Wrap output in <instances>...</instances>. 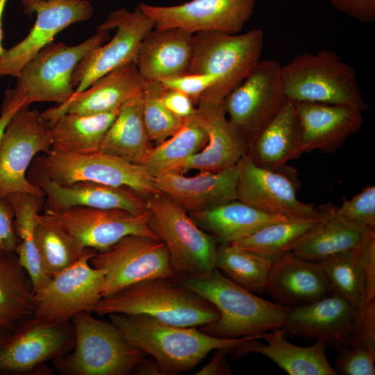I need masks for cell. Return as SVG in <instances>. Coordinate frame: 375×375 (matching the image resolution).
<instances>
[{
    "label": "cell",
    "mask_w": 375,
    "mask_h": 375,
    "mask_svg": "<svg viewBox=\"0 0 375 375\" xmlns=\"http://www.w3.org/2000/svg\"><path fill=\"white\" fill-rule=\"evenodd\" d=\"M334 292L362 316L375 302V236L353 249L319 262Z\"/></svg>",
    "instance_id": "obj_26"
},
{
    "label": "cell",
    "mask_w": 375,
    "mask_h": 375,
    "mask_svg": "<svg viewBox=\"0 0 375 375\" xmlns=\"http://www.w3.org/2000/svg\"><path fill=\"white\" fill-rule=\"evenodd\" d=\"M108 316L123 338L155 359L165 375L191 370L212 350L231 352L248 340L263 336L222 338L197 327L172 325L144 315L112 313Z\"/></svg>",
    "instance_id": "obj_1"
},
{
    "label": "cell",
    "mask_w": 375,
    "mask_h": 375,
    "mask_svg": "<svg viewBox=\"0 0 375 375\" xmlns=\"http://www.w3.org/2000/svg\"><path fill=\"white\" fill-rule=\"evenodd\" d=\"M97 253L94 249H84L74 263L35 290L33 317L60 323L71 322L79 312H93L104 285L103 271L90 262Z\"/></svg>",
    "instance_id": "obj_12"
},
{
    "label": "cell",
    "mask_w": 375,
    "mask_h": 375,
    "mask_svg": "<svg viewBox=\"0 0 375 375\" xmlns=\"http://www.w3.org/2000/svg\"><path fill=\"white\" fill-rule=\"evenodd\" d=\"M294 102L303 153L315 150L332 153L362 126V112L357 109L317 102Z\"/></svg>",
    "instance_id": "obj_24"
},
{
    "label": "cell",
    "mask_w": 375,
    "mask_h": 375,
    "mask_svg": "<svg viewBox=\"0 0 375 375\" xmlns=\"http://www.w3.org/2000/svg\"><path fill=\"white\" fill-rule=\"evenodd\" d=\"M26 15H37L28 34L0 56V77H16L40 51L51 44L57 34L70 25L89 20L93 7L88 0L21 1Z\"/></svg>",
    "instance_id": "obj_17"
},
{
    "label": "cell",
    "mask_w": 375,
    "mask_h": 375,
    "mask_svg": "<svg viewBox=\"0 0 375 375\" xmlns=\"http://www.w3.org/2000/svg\"><path fill=\"white\" fill-rule=\"evenodd\" d=\"M154 26L152 19L138 6L132 12L124 8L110 12L97 31L115 29L116 33L78 63L72 76L73 94L85 90L111 71L134 62L142 40Z\"/></svg>",
    "instance_id": "obj_15"
},
{
    "label": "cell",
    "mask_w": 375,
    "mask_h": 375,
    "mask_svg": "<svg viewBox=\"0 0 375 375\" xmlns=\"http://www.w3.org/2000/svg\"><path fill=\"white\" fill-rule=\"evenodd\" d=\"M35 159L47 176L60 185L92 181L127 187L145 198L159 192L153 176L143 165L101 151L81 154L51 149Z\"/></svg>",
    "instance_id": "obj_9"
},
{
    "label": "cell",
    "mask_w": 375,
    "mask_h": 375,
    "mask_svg": "<svg viewBox=\"0 0 375 375\" xmlns=\"http://www.w3.org/2000/svg\"><path fill=\"white\" fill-rule=\"evenodd\" d=\"M263 44V31L258 28L236 34L194 33L188 73L209 74L217 79L198 103H222L261 60Z\"/></svg>",
    "instance_id": "obj_5"
},
{
    "label": "cell",
    "mask_w": 375,
    "mask_h": 375,
    "mask_svg": "<svg viewBox=\"0 0 375 375\" xmlns=\"http://www.w3.org/2000/svg\"><path fill=\"white\" fill-rule=\"evenodd\" d=\"M319 219L293 245L291 253L321 262L357 248L375 236V229L359 226L344 218L330 203L316 208Z\"/></svg>",
    "instance_id": "obj_27"
},
{
    "label": "cell",
    "mask_w": 375,
    "mask_h": 375,
    "mask_svg": "<svg viewBox=\"0 0 375 375\" xmlns=\"http://www.w3.org/2000/svg\"><path fill=\"white\" fill-rule=\"evenodd\" d=\"M28 179L44 194V210H61L75 206L122 209L135 214L147 210L146 198L127 187H114L92 181L60 185L49 178L36 159Z\"/></svg>",
    "instance_id": "obj_21"
},
{
    "label": "cell",
    "mask_w": 375,
    "mask_h": 375,
    "mask_svg": "<svg viewBox=\"0 0 375 375\" xmlns=\"http://www.w3.org/2000/svg\"><path fill=\"white\" fill-rule=\"evenodd\" d=\"M144 85V81L135 63L130 62L97 79L85 90L73 94L65 103L41 114L49 124L65 113L90 115L110 112L141 94Z\"/></svg>",
    "instance_id": "obj_25"
},
{
    "label": "cell",
    "mask_w": 375,
    "mask_h": 375,
    "mask_svg": "<svg viewBox=\"0 0 375 375\" xmlns=\"http://www.w3.org/2000/svg\"><path fill=\"white\" fill-rule=\"evenodd\" d=\"M318 219L319 215L272 223L232 244L274 262L290 253L297 240L310 229Z\"/></svg>",
    "instance_id": "obj_37"
},
{
    "label": "cell",
    "mask_w": 375,
    "mask_h": 375,
    "mask_svg": "<svg viewBox=\"0 0 375 375\" xmlns=\"http://www.w3.org/2000/svg\"><path fill=\"white\" fill-rule=\"evenodd\" d=\"M195 115L206 131L207 142L203 149L169 171L217 172L238 164L247 154L249 144L228 119L223 103L199 102Z\"/></svg>",
    "instance_id": "obj_22"
},
{
    "label": "cell",
    "mask_w": 375,
    "mask_h": 375,
    "mask_svg": "<svg viewBox=\"0 0 375 375\" xmlns=\"http://www.w3.org/2000/svg\"><path fill=\"white\" fill-rule=\"evenodd\" d=\"M337 211L351 222L375 229V186L367 185L357 195L344 200Z\"/></svg>",
    "instance_id": "obj_43"
},
{
    "label": "cell",
    "mask_w": 375,
    "mask_h": 375,
    "mask_svg": "<svg viewBox=\"0 0 375 375\" xmlns=\"http://www.w3.org/2000/svg\"><path fill=\"white\" fill-rule=\"evenodd\" d=\"M90 262L103 272L102 297L142 281L177 275L165 244L140 235L123 237L109 249L97 251Z\"/></svg>",
    "instance_id": "obj_14"
},
{
    "label": "cell",
    "mask_w": 375,
    "mask_h": 375,
    "mask_svg": "<svg viewBox=\"0 0 375 375\" xmlns=\"http://www.w3.org/2000/svg\"><path fill=\"white\" fill-rule=\"evenodd\" d=\"M131 373L137 375H165L155 359L145 356L135 365Z\"/></svg>",
    "instance_id": "obj_50"
},
{
    "label": "cell",
    "mask_w": 375,
    "mask_h": 375,
    "mask_svg": "<svg viewBox=\"0 0 375 375\" xmlns=\"http://www.w3.org/2000/svg\"><path fill=\"white\" fill-rule=\"evenodd\" d=\"M226 351L222 349L217 350L211 360L195 375H231L232 369L226 358Z\"/></svg>",
    "instance_id": "obj_48"
},
{
    "label": "cell",
    "mask_w": 375,
    "mask_h": 375,
    "mask_svg": "<svg viewBox=\"0 0 375 375\" xmlns=\"http://www.w3.org/2000/svg\"><path fill=\"white\" fill-rule=\"evenodd\" d=\"M34 310V290L17 254L0 251V328L13 331Z\"/></svg>",
    "instance_id": "obj_34"
},
{
    "label": "cell",
    "mask_w": 375,
    "mask_h": 375,
    "mask_svg": "<svg viewBox=\"0 0 375 375\" xmlns=\"http://www.w3.org/2000/svg\"><path fill=\"white\" fill-rule=\"evenodd\" d=\"M162 90L160 82L144 81L142 92L143 118L149 138L156 146L174 134L184 121L171 112L162 103Z\"/></svg>",
    "instance_id": "obj_41"
},
{
    "label": "cell",
    "mask_w": 375,
    "mask_h": 375,
    "mask_svg": "<svg viewBox=\"0 0 375 375\" xmlns=\"http://www.w3.org/2000/svg\"><path fill=\"white\" fill-rule=\"evenodd\" d=\"M338 350L339 353L333 366L337 374H375V345L360 342Z\"/></svg>",
    "instance_id": "obj_42"
},
{
    "label": "cell",
    "mask_w": 375,
    "mask_h": 375,
    "mask_svg": "<svg viewBox=\"0 0 375 375\" xmlns=\"http://www.w3.org/2000/svg\"><path fill=\"white\" fill-rule=\"evenodd\" d=\"M52 149L50 126L37 110H18L8 122L0 139V199L17 192L44 197L26 172L34 157Z\"/></svg>",
    "instance_id": "obj_11"
},
{
    "label": "cell",
    "mask_w": 375,
    "mask_h": 375,
    "mask_svg": "<svg viewBox=\"0 0 375 375\" xmlns=\"http://www.w3.org/2000/svg\"><path fill=\"white\" fill-rule=\"evenodd\" d=\"M238 166V200L269 214L292 218L318 217L316 208L299 200L294 183L279 169L258 166L247 154Z\"/></svg>",
    "instance_id": "obj_20"
},
{
    "label": "cell",
    "mask_w": 375,
    "mask_h": 375,
    "mask_svg": "<svg viewBox=\"0 0 375 375\" xmlns=\"http://www.w3.org/2000/svg\"><path fill=\"white\" fill-rule=\"evenodd\" d=\"M93 312L144 315L169 324L197 328L219 316L210 302L171 277L142 281L102 297Z\"/></svg>",
    "instance_id": "obj_3"
},
{
    "label": "cell",
    "mask_w": 375,
    "mask_h": 375,
    "mask_svg": "<svg viewBox=\"0 0 375 375\" xmlns=\"http://www.w3.org/2000/svg\"><path fill=\"white\" fill-rule=\"evenodd\" d=\"M173 278L203 297L219 311L217 321L199 328L208 335L233 339L262 336L283 328L289 307L259 297L216 268L203 276L177 274Z\"/></svg>",
    "instance_id": "obj_2"
},
{
    "label": "cell",
    "mask_w": 375,
    "mask_h": 375,
    "mask_svg": "<svg viewBox=\"0 0 375 375\" xmlns=\"http://www.w3.org/2000/svg\"><path fill=\"white\" fill-rule=\"evenodd\" d=\"M20 108H22L20 103L15 101L10 94L6 91L1 109L0 139L8 122L12 115Z\"/></svg>",
    "instance_id": "obj_49"
},
{
    "label": "cell",
    "mask_w": 375,
    "mask_h": 375,
    "mask_svg": "<svg viewBox=\"0 0 375 375\" xmlns=\"http://www.w3.org/2000/svg\"><path fill=\"white\" fill-rule=\"evenodd\" d=\"M15 214V226L19 242L15 253L25 269L34 291L51 279L43 271L35 244L37 217L44 204V197L26 192H17L6 197Z\"/></svg>",
    "instance_id": "obj_36"
},
{
    "label": "cell",
    "mask_w": 375,
    "mask_h": 375,
    "mask_svg": "<svg viewBox=\"0 0 375 375\" xmlns=\"http://www.w3.org/2000/svg\"><path fill=\"white\" fill-rule=\"evenodd\" d=\"M37 220L35 240L40 264L51 278L74 263L83 250L58 228L38 217Z\"/></svg>",
    "instance_id": "obj_40"
},
{
    "label": "cell",
    "mask_w": 375,
    "mask_h": 375,
    "mask_svg": "<svg viewBox=\"0 0 375 375\" xmlns=\"http://www.w3.org/2000/svg\"><path fill=\"white\" fill-rule=\"evenodd\" d=\"M119 109L90 115L65 113L49 124L52 149L81 154L99 151Z\"/></svg>",
    "instance_id": "obj_35"
},
{
    "label": "cell",
    "mask_w": 375,
    "mask_h": 375,
    "mask_svg": "<svg viewBox=\"0 0 375 375\" xmlns=\"http://www.w3.org/2000/svg\"><path fill=\"white\" fill-rule=\"evenodd\" d=\"M217 82V78L212 75L187 73L164 79L160 83L165 89L176 90L185 93L197 104L203 94Z\"/></svg>",
    "instance_id": "obj_44"
},
{
    "label": "cell",
    "mask_w": 375,
    "mask_h": 375,
    "mask_svg": "<svg viewBox=\"0 0 375 375\" xmlns=\"http://www.w3.org/2000/svg\"><path fill=\"white\" fill-rule=\"evenodd\" d=\"M238 164L217 172L201 171L194 176L163 171L154 174L155 188L188 213L238 199Z\"/></svg>",
    "instance_id": "obj_23"
},
{
    "label": "cell",
    "mask_w": 375,
    "mask_h": 375,
    "mask_svg": "<svg viewBox=\"0 0 375 375\" xmlns=\"http://www.w3.org/2000/svg\"><path fill=\"white\" fill-rule=\"evenodd\" d=\"M71 322L74 344L53 360L55 369L65 375H128L147 354L131 345L110 322L82 312Z\"/></svg>",
    "instance_id": "obj_6"
},
{
    "label": "cell",
    "mask_w": 375,
    "mask_h": 375,
    "mask_svg": "<svg viewBox=\"0 0 375 375\" xmlns=\"http://www.w3.org/2000/svg\"><path fill=\"white\" fill-rule=\"evenodd\" d=\"M138 6L152 19L154 28L236 34L253 15L255 0H191L175 6L139 3Z\"/></svg>",
    "instance_id": "obj_18"
},
{
    "label": "cell",
    "mask_w": 375,
    "mask_h": 375,
    "mask_svg": "<svg viewBox=\"0 0 375 375\" xmlns=\"http://www.w3.org/2000/svg\"><path fill=\"white\" fill-rule=\"evenodd\" d=\"M153 148L144 122L141 93L119 107L103 138L99 151L144 165Z\"/></svg>",
    "instance_id": "obj_33"
},
{
    "label": "cell",
    "mask_w": 375,
    "mask_h": 375,
    "mask_svg": "<svg viewBox=\"0 0 375 375\" xmlns=\"http://www.w3.org/2000/svg\"><path fill=\"white\" fill-rule=\"evenodd\" d=\"M19 242L15 226V214L11 203L0 199V251L15 252Z\"/></svg>",
    "instance_id": "obj_45"
},
{
    "label": "cell",
    "mask_w": 375,
    "mask_h": 375,
    "mask_svg": "<svg viewBox=\"0 0 375 375\" xmlns=\"http://www.w3.org/2000/svg\"><path fill=\"white\" fill-rule=\"evenodd\" d=\"M275 302L303 306L333 292L319 262L288 253L273 262L267 289Z\"/></svg>",
    "instance_id": "obj_28"
},
{
    "label": "cell",
    "mask_w": 375,
    "mask_h": 375,
    "mask_svg": "<svg viewBox=\"0 0 375 375\" xmlns=\"http://www.w3.org/2000/svg\"><path fill=\"white\" fill-rule=\"evenodd\" d=\"M338 11L360 22L375 20V0H328Z\"/></svg>",
    "instance_id": "obj_46"
},
{
    "label": "cell",
    "mask_w": 375,
    "mask_h": 375,
    "mask_svg": "<svg viewBox=\"0 0 375 375\" xmlns=\"http://www.w3.org/2000/svg\"><path fill=\"white\" fill-rule=\"evenodd\" d=\"M10 331L0 328V344L8 336Z\"/></svg>",
    "instance_id": "obj_52"
},
{
    "label": "cell",
    "mask_w": 375,
    "mask_h": 375,
    "mask_svg": "<svg viewBox=\"0 0 375 375\" xmlns=\"http://www.w3.org/2000/svg\"><path fill=\"white\" fill-rule=\"evenodd\" d=\"M361 321L359 312L333 292L312 303L290 308L283 328L339 349L358 342Z\"/></svg>",
    "instance_id": "obj_19"
},
{
    "label": "cell",
    "mask_w": 375,
    "mask_h": 375,
    "mask_svg": "<svg viewBox=\"0 0 375 375\" xmlns=\"http://www.w3.org/2000/svg\"><path fill=\"white\" fill-rule=\"evenodd\" d=\"M273 262L233 244L217 246L215 267L226 277L253 293L267 289Z\"/></svg>",
    "instance_id": "obj_38"
},
{
    "label": "cell",
    "mask_w": 375,
    "mask_h": 375,
    "mask_svg": "<svg viewBox=\"0 0 375 375\" xmlns=\"http://www.w3.org/2000/svg\"><path fill=\"white\" fill-rule=\"evenodd\" d=\"M108 39V31H97L76 45L52 42L22 69L16 76L15 88L8 90L22 108L35 102L65 103L74 92L71 81L78 63Z\"/></svg>",
    "instance_id": "obj_8"
},
{
    "label": "cell",
    "mask_w": 375,
    "mask_h": 375,
    "mask_svg": "<svg viewBox=\"0 0 375 375\" xmlns=\"http://www.w3.org/2000/svg\"><path fill=\"white\" fill-rule=\"evenodd\" d=\"M208 135L196 115L184 119L181 128L162 143L153 147L144 163L148 172L171 170L206 144Z\"/></svg>",
    "instance_id": "obj_39"
},
{
    "label": "cell",
    "mask_w": 375,
    "mask_h": 375,
    "mask_svg": "<svg viewBox=\"0 0 375 375\" xmlns=\"http://www.w3.org/2000/svg\"><path fill=\"white\" fill-rule=\"evenodd\" d=\"M219 244H232L260 228L292 217L262 212L238 199L189 213Z\"/></svg>",
    "instance_id": "obj_32"
},
{
    "label": "cell",
    "mask_w": 375,
    "mask_h": 375,
    "mask_svg": "<svg viewBox=\"0 0 375 375\" xmlns=\"http://www.w3.org/2000/svg\"><path fill=\"white\" fill-rule=\"evenodd\" d=\"M193 35L178 28L151 30L142 40L134 62L144 81L160 82L187 74Z\"/></svg>",
    "instance_id": "obj_29"
},
{
    "label": "cell",
    "mask_w": 375,
    "mask_h": 375,
    "mask_svg": "<svg viewBox=\"0 0 375 375\" xmlns=\"http://www.w3.org/2000/svg\"><path fill=\"white\" fill-rule=\"evenodd\" d=\"M281 74L290 100L368 109L356 69L333 51L301 53L282 65Z\"/></svg>",
    "instance_id": "obj_4"
},
{
    "label": "cell",
    "mask_w": 375,
    "mask_h": 375,
    "mask_svg": "<svg viewBox=\"0 0 375 375\" xmlns=\"http://www.w3.org/2000/svg\"><path fill=\"white\" fill-rule=\"evenodd\" d=\"M248 150L247 156L256 165L272 170L280 169L303 153L294 101L288 100Z\"/></svg>",
    "instance_id": "obj_31"
},
{
    "label": "cell",
    "mask_w": 375,
    "mask_h": 375,
    "mask_svg": "<svg viewBox=\"0 0 375 375\" xmlns=\"http://www.w3.org/2000/svg\"><path fill=\"white\" fill-rule=\"evenodd\" d=\"M281 67L274 58L260 60L223 101L228 119L249 145L288 100Z\"/></svg>",
    "instance_id": "obj_10"
},
{
    "label": "cell",
    "mask_w": 375,
    "mask_h": 375,
    "mask_svg": "<svg viewBox=\"0 0 375 375\" xmlns=\"http://www.w3.org/2000/svg\"><path fill=\"white\" fill-rule=\"evenodd\" d=\"M38 218L62 231L81 250L103 251L128 235L158 239L149 227L148 210L135 214L122 209L75 206L44 210Z\"/></svg>",
    "instance_id": "obj_13"
},
{
    "label": "cell",
    "mask_w": 375,
    "mask_h": 375,
    "mask_svg": "<svg viewBox=\"0 0 375 375\" xmlns=\"http://www.w3.org/2000/svg\"><path fill=\"white\" fill-rule=\"evenodd\" d=\"M74 344L71 322L55 323L32 317L0 344V374H48L44 363L69 353Z\"/></svg>",
    "instance_id": "obj_16"
},
{
    "label": "cell",
    "mask_w": 375,
    "mask_h": 375,
    "mask_svg": "<svg viewBox=\"0 0 375 375\" xmlns=\"http://www.w3.org/2000/svg\"><path fill=\"white\" fill-rule=\"evenodd\" d=\"M7 0H0V56L3 53L5 49L2 46V40H3V28H2V19L5 6L6 4Z\"/></svg>",
    "instance_id": "obj_51"
},
{
    "label": "cell",
    "mask_w": 375,
    "mask_h": 375,
    "mask_svg": "<svg viewBox=\"0 0 375 375\" xmlns=\"http://www.w3.org/2000/svg\"><path fill=\"white\" fill-rule=\"evenodd\" d=\"M160 99L171 112L183 120L196 112L197 107L194 101L180 91L163 88Z\"/></svg>",
    "instance_id": "obj_47"
},
{
    "label": "cell",
    "mask_w": 375,
    "mask_h": 375,
    "mask_svg": "<svg viewBox=\"0 0 375 375\" xmlns=\"http://www.w3.org/2000/svg\"><path fill=\"white\" fill-rule=\"evenodd\" d=\"M21 1H41V0H21Z\"/></svg>",
    "instance_id": "obj_53"
},
{
    "label": "cell",
    "mask_w": 375,
    "mask_h": 375,
    "mask_svg": "<svg viewBox=\"0 0 375 375\" xmlns=\"http://www.w3.org/2000/svg\"><path fill=\"white\" fill-rule=\"evenodd\" d=\"M285 332L284 328L267 332L262 338L265 343L253 338L231 352L237 358L249 353L264 355L290 375H337L326 358L324 342L300 347L290 342Z\"/></svg>",
    "instance_id": "obj_30"
},
{
    "label": "cell",
    "mask_w": 375,
    "mask_h": 375,
    "mask_svg": "<svg viewBox=\"0 0 375 375\" xmlns=\"http://www.w3.org/2000/svg\"><path fill=\"white\" fill-rule=\"evenodd\" d=\"M148 225L166 246L171 265L179 275L203 276L215 269L217 242L203 231L189 213L166 194L146 198Z\"/></svg>",
    "instance_id": "obj_7"
}]
</instances>
